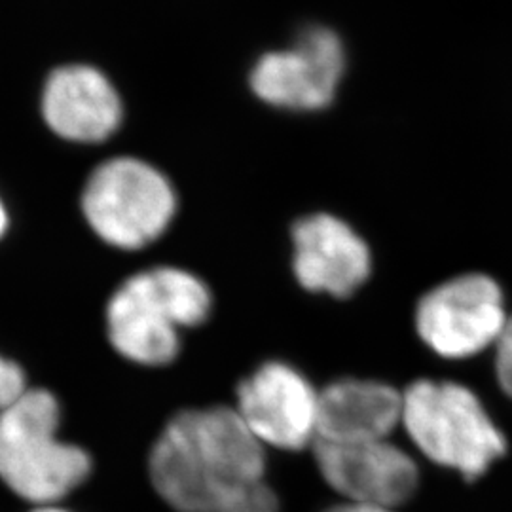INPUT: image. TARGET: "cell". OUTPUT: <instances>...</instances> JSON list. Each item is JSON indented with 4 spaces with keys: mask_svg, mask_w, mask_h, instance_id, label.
Returning a JSON list of instances; mask_svg holds the SVG:
<instances>
[{
    "mask_svg": "<svg viewBox=\"0 0 512 512\" xmlns=\"http://www.w3.org/2000/svg\"><path fill=\"white\" fill-rule=\"evenodd\" d=\"M154 490L179 512H220L241 488L264 480L266 448L236 408H190L167 421L148 458Z\"/></svg>",
    "mask_w": 512,
    "mask_h": 512,
    "instance_id": "cell-1",
    "label": "cell"
},
{
    "mask_svg": "<svg viewBox=\"0 0 512 512\" xmlns=\"http://www.w3.org/2000/svg\"><path fill=\"white\" fill-rule=\"evenodd\" d=\"M211 308L209 287L188 270L156 266L131 275L107 302L110 346L135 365H169L179 357L181 330L203 325Z\"/></svg>",
    "mask_w": 512,
    "mask_h": 512,
    "instance_id": "cell-2",
    "label": "cell"
},
{
    "mask_svg": "<svg viewBox=\"0 0 512 512\" xmlns=\"http://www.w3.org/2000/svg\"><path fill=\"white\" fill-rule=\"evenodd\" d=\"M401 427L425 458L465 480L486 475L509 450L475 391L450 380L423 378L408 385Z\"/></svg>",
    "mask_w": 512,
    "mask_h": 512,
    "instance_id": "cell-3",
    "label": "cell"
},
{
    "mask_svg": "<svg viewBox=\"0 0 512 512\" xmlns=\"http://www.w3.org/2000/svg\"><path fill=\"white\" fill-rule=\"evenodd\" d=\"M61 408L54 393L29 387L0 416V480L38 507L55 505L92 473V458L59 439Z\"/></svg>",
    "mask_w": 512,
    "mask_h": 512,
    "instance_id": "cell-4",
    "label": "cell"
},
{
    "mask_svg": "<svg viewBox=\"0 0 512 512\" xmlns=\"http://www.w3.org/2000/svg\"><path fill=\"white\" fill-rule=\"evenodd\" d=\"M80 207L97 238L114 249L139 251L164 236L177 213V194L154 165L116 156L93 169Z\"/></svg>",
    "mask_w": 512,
    "mask_h": 512,
    "instance_id": "cell-5",
    "label": "cell"
},
{
    "mask_svg": "<svg viewBox=\"0 0 512 512\" xmlns=\"http://www.w3.org/2000/svg\"><path fill=\"white\" fill-rule=\"evenodd\" d=\"M509 317L501 285L490 275L473 272L446 279L423 294L414 327L435 355L463 361L495 348Z\"/></svg>",
    "mask_w": 512,
    "mask_h": 512,
    "instance_id": "cell-6",
    "label": "cell"
},
{
    "mask_svg": "<svg viewBox=\"0 0 512 512\" xmlns=\"http://www.w3.org/2000/svg\"><path fill=\"white\" fill-rule=\"evenodd\" d=\"M344 73V42L327 27H308L293 48L262 55L249 84L260 101L275 109L315 112L334 101Z\"/></svg>",
    "mask_w": 512,
    "mask_h": 512,
    "instance_id": "cell-7",
    "label": "cell"
},
{
    "mask_svg": "<svg viewBox=\"0 0 512 512\" xmlns=\"http://www.w3.org/2000/svg\"><path fill=\"white\" fill-rule=\"evenodd\" d=\"M236 412L264 448H313L319 427V389L294 366L268 361L238 385Z\"/></svg>",
    "mask_w": 512,
    "mask_h": 512,
    "instance_id": "cell-8",
    "label": "cell"
},
{
    "mask_svg": "<svg viewBox=\"0 0 512 512\" xmlns=\"http://www.w3.org/2000/svg\"><path fill=\"white\" fill-rule=\"evenodd\" d=\"M313 456L332 490L351 503L395 509L420 488V467L391 440L315 442Z\"/></svg>",
    "mask_w": 512,
    "mask_h": 512,
    "instance_id": "cell-9",
    "label": "cell"
},
{
    "mask_svg": "<svg viewBox=\"0 0 512 512\" xmlns=\"http://www.w3.org/2000/svg\"><path fill=\"white\" fill-rule=\"evenodd\" d=\"M291 238L294 277L306 291L349 298L370 279V247L346 220L313 213L294 222Z\"/></svg>",
    "mask_w": 512,
    "mask_h": 512,
    "instance_id": "cell-10",
    "label": "cell"
},
{
    "mask_svg": "<svg viewBox=\"0 0 512 512\" xmlns=\"http://www.w3.org/2000/svg\"><path fill=\"white\" fill-rule=\"evenodd\" d=\"M42 118L57 137L93 145L112 137L124 118L120 93L92 65H63L42 90Z\"/></svg>",
    "mask_w": 512,
    "mask_h": 512,
    "instance_id": "cell-11",
    "label": "cell"
},
{
    "mask_svg": "<svg viewBox=\"0 0 512 512\" xmlns=\"http://www.w3.org/2000/svg\"><path fill=\"white\" fill-rule=\"evenodd\" d=\"M403 421V391L370 378H340L319 389L317 442L391 439Z\"/></svg>",
    "mask_w": 512,
    "mask_h": 512,
    "instance_id": "cell-12",
    "label": "cell"
},
{
    "mask_svg": "<svg viewBox=\"0 0 512 512\" xmlns=\"http://www.w3.org/2000/svg\"><path fill=\"white\" fill-rule=\"evenodd\" d=\"M220 512H279V499L266 480H258L232 495Z\"/></svg>",
    "mask_w": 512,
    "mask_h": 512,
    "instance_id": "cell-13",
    "label": "cell"
},
{
    "mask_svg": "<svg viewBox=\"0 0 512 512\" xmlns=\"http://www.w3.org/2000/svg\"><path fill=\"white\" fill-rule=\"evenodd\" d=\"M29 389L23 368L0 355V416Z\"/></svg>",
    "mask_w": 512,
    "mask_h": 512,
    "instance_id": "cell-14",
    "label": "cell"
},
{
    "mask_svg": "<svg viewBox=\"0 0 512 512\" xmlns=\"http://www.w3.org/2000/svg\"><path fill=\"white\" fill-rule=\"evenodd\" d=\"M494 372L501 391L512 399V317L495 346Z\"/></svg>",
    "mask_w": 512,
    "mask_h": 512,
    "instance_id": "cell-15",
    "label": "cell"
},
{
    "mask_svg": "<svg viewBox=\"0 0 512 512\" xmlns=\"http://www.w3.org/2000/svg\"><path fill=\"white\" fill-rule=\"evenodd\" d=\"M325 512H393V509H384V507H376V505L346 501V503H342L338 507H332V509Z\"/></svg>",
    "mask_w": 512,
    "mask_h": 512,
    "instance_id": "cell-16",
    "label": "cell"
},
{
    "mask_svg": "<svg viewBox=\"0 0 512 512\" xmlns=\"http://www.w3.org/2000/svg\"><path fill=\"white\" fill-rule=\"evenodd\" d=\"M6 226H8V215H6V209L0 202V236L6 232Z\"/></svg>",
    "mask_w": 512,
    "mask_h": 512,
    "instance_id": "cell-17",
    "label": "cell"
},
{
    "mask_svg": "<svg viewBox=\"0 0 512 512\" xmlns=\"http://www.w3.org/2000/svg\"><path fill=\"white\" fill-rule=\"evenodd\" d=\"M33 512H69L63 511V509H59V507H55V505H42V507H37V511Z\"/></svg>",
    "mask_w": 512,
    "mask_h": 512,
    "instance_id": "cell-18",
    "label": "cell"
}]
</instances>
